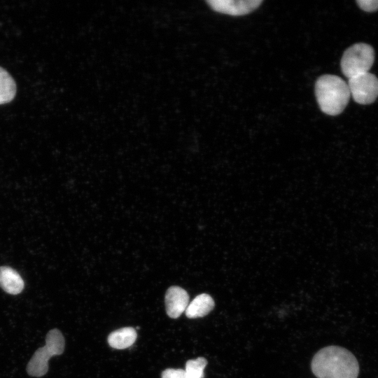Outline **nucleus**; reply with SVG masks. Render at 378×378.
Instances as JSON below:
<instances>
[{
    "mask_svg": "<svg viewBox=\"0 0 378 378\" xmlns=\"http://www.w3.org/2000/svg\"><path fill=\"white\" fill-rule=\"evenodd\" d=\"M312 370L317 378H357L359 365L355 356L338 346L319 350L312 361Z\"/></svg>",
    "mask_w": 378,
    "mask_h": 378,
    "instance_id": "f257e3e1",
    "label": "nucleus"
},
{
    "mask_svg": "<svg viewBox=\"0 0 378 378\" xmlns=\"http://www.w3.org/2000/svg\"><path fill=\"white\" fill-rule=\"evenodd\" d=\"M374 61L373 48L367 43H358L348 48L341 59V69L348 78L369 72Z\"/></svg>",
    "mask_w": 378,
    "mask_h": 378,
    "instance_id": "20e7f679",
    "label": "nucleus"
},
{
    "mask_svg": "<svg viewBox=\"0 0 378 378\" xmlns=\"http://www.w3.org/2000/svg\"><path fill=\"white\" fill-rule=\"evenodd\" d=\"M356 3L366 12H374L378 10V0H358Z\"/></svg>",
    "mask_w": 378,
    "mask_h": 378,
    "instance_id": "ddd939ff",
    "label": "nucleus"
},
{
    "mask_svg": "<svg viewBox=\"0 0 378 378\" xmlns=\"http://www.w3.org/2000/svg\"><path fill=\"white\" fill-rule=\"evenodd\" d=\"M206 3L216 12L239 16L258 8L262 0H208Z\"/></svg>",
    "mask_w": 378,
    "mask_h": 378,
    "instance_id": "423d86ee",
    "label": "nucleus"
},
{
    "mask_svg": "<svg viewBox=\"0 0 378 378\" xmlns=\"http://www.w3.org/2000/svg\"><path fill=\"white\" fill-rule=\"evenodd\" d=\"M214 307L213 298L206 293L196 296L189 302L186 311V316L189 318H196L207 315Z\"/></svg>",
    "mask_w": 378,
    "mask_h": 378,
    "instance_id": "1a4fd4ad",
    "label": "nucleus"
},
{
    "mask_svg": "<svg viewBox=\"0 0 378 378\" xmlns=\"http://www.w3.org/2000/svg\"><path fill=\"white\" fill-rule=\"evenodd\" d=\"M136 337L135 328L125 327L111 332L107 340L112 348L123 349L131 346L136 341Z\"/></svg>",
    "mask_w": 378,
    "mask_h": 378,
    "instance_id": "9d476101",
    "label": "nucleus"
},
{
    "mask_svg": "<svg viewBox=\"0 0 378 378\" xmlns=\"http://www.w3.org/2000/svg\"><path fill=\"white\" fill-rule=\"evenodd\" d=\"M348 86L354 101L360 104L373 103L378 97V78L367 72L348 79Z\"/></svg>",
    "mask_w": 378,
    "mask_h": 378,
    "instance_id": "39448f33",
    "label": "nucleus"
},
{
    "mask_svg": "<svg viewBox=\"0 0 378 378\" xmlns=\"http://www.w3.org/2000/svg\"><path fill=\"white\" fill-rule=\"evenodd\" d=\"M16 93V85L11 76L0 66V104L11 102Z\"/></svg>",
    "mask_w": 378,
    "mask_h": 378,
    "instance_id": "9b49d317",
    "label": "nucleus"
},
{
    "mask_svg": "<svg viewBox=\"0 0 378 378\" xmlns=\"http://www.w3.org/2000/svg\"><path fill=\"white\" fill-rule=\"evenodd\" d=\"M164 302L167 314L172 318H177L185 312L189 304V295L183 288L173 286L167 289Z\"/></svg>",
    "mask_w": 378,
    "mask_h": 378,
    "instance_id": "0eeeda50",
    "label": "nucleus"
},
{
    "mask_svg": "<svg viewBox=\"0 0 378 378\" xmlns=\"http://www.w3.org/2000/svg\"><path fill=\"white\" fill-rule=\"evenodd\" d=\"M314 92L320 109L329 115L340 114L351 97L347 83L332 74L321 76L315 83Z\"/></svg>",
    "mask_w": 378,
    "mask_h": 378,
    "instance_id": "f03ea898",
    "label": "nucleus"
},
{
    "mask_svg": "<svg viewBox=\"0 0 378 378\" xmlns=\"http://www.w3.org/2000/svg\"><path fill=\"white\" fill-rule=\"evenodd\" d=\"M207 361L203 357L188 360L186 363V378H204Z\"/></svg>",
    "mask_w": 378,
    "mask_h": 378,
    "instance_id": "f8f14e48",
    "label": "nucleus"
},
{
    "mask_svg": "<svg viewBox=\"0 0 378 378\" xmlns=\"http://www.w3.org/2000/svg\"><path fill=\"white\" fill-rule=\"evenodd\" d=\"M162 378H186L185 370L183 369L168 368L162 372Z\"/></svg>",
    "mask_w": 378,
    "mask_h": 378,
    "instance_id": "4468645a",
    "label": "nucleus"
},
{
    "mask_svg": "<svg viewBox=\"0 0 378 378\" xmlns=\"http://www.w3.org/2000/svg\"><path fill=\"white\" fill-rule=\"evenodd\" d=\"M24 284L19 273L10 267H0V287L7 293L18 295L24 289Z\"/></svg>",
    "mask_w": 378,
    "mask_h": 378,
    "instance_id": "6e6552de",
    "label": "nucleus"
},
{
    "mask_svg": "<svg viewBox=\"0 0 378 378\" xmlns=\"http://www.w3.org/2000/svg\"><path fill=\"white\" fill-rule=\"evenodd\" d=\"M65 340L58 329L50 330L46 335V344L38 348L27 365V373L32 377H40L48 370V360L64 352Z\"/></svg>",
    "mask_w": 378,
    "mask_h": 378,
    "instance_id": "7ed1b4c3",
    "label": "nucleus"
}]
</instances>
